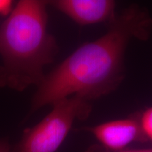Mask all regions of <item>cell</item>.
Returning <instances> with one entry per match:
<instances>
[{"instance_id":"277c9868","label":"cell","mask_w":152,"mask_h":152,"mask_svg":"<svg viewBox=\"0 0 152 152\" xmlns=\"http://www.w3.org/2000/svg\"><path fill=\"white\" fill-rule=\"evenodd\" d=\"M106 149L119 151L132 142H148L142 130L140 112L124 119L114 120L85 128Z\"/></svg>"},{"instance_id":"ba28073f","label":"cell","mask_w":152,"mask_h":152,"mask_svg":"<svg viewBox=\"0 0 152 152\" xmlns=\"http://www.w3.org/2000/svg\"><path fill=\"white\" fill-rule=\"evenodd\" d=\"M14 2L10 0H0V16H8L14 9Z\"/></svg>"},{"instance_id":"5b68a950","label":"cell","mask_w":152,"mask_h":152,"mask_svg":"<svg viewBox=\"0 0 152 152\" xmlns=\"http://www.w3.org/2000/svg\"><path fill=\"white\" fill-rule=\"evenodd\" d=\"M48 4L80 26L109 23L116 16L113 0H55Z\"/></svg>"},{"instance_id":"9c48e42d","label":"cell","mask_w":152,"mask_h":152,"mask_svg":"<svg viewBox=\"0 0 152 152\" xmlns=\"http://www.w3.org/2000/svg\"><path fill=\"white\" fill-rule=\"evenodd\" d=\"M0 152H11L10 146L7 140H0Z\"/></svg>"},{"instance_id":"8992f818","label":"cell","mask_w":152,"mask_h":152,"mask_svg":"<svg viewBox=\"0 0 152 152\" xmlns=\"http://www.w3.org/2000/svg\"><path fill=\"white\" fill-rule=\"evenodd\" d=\"M140 119L144 135L152 142V106L140 112Z\"/></svg>"},{"instance_id":"3957f363","label":"cell","mask_w":152,"mask_h":152,"mask_svg":"<svg viewBox=\"0 0 152 152\" xmlns=\"http://www.w3.org/2000/svg\"><path fill=\"white\" fill-rule=\"evenodd\" d=\"M39 123L24 131L11 152H55L76 120H85L92 111L90 102L77 95L57 101Z\"/></svg>"},{"instance_id":"6da1fadb","label":"cell","mask_w":152,"mask_h":152,"mask_svg":"<svg viewBox=\"0 0 152 152\" xmlns=\"http://www.w3.org/2000/svg\"><path fill=\"white\" fill-rule=\"evenodd\" d=\"M109 24L104 35L81 45L45 75L33 98L31 113L74 95L90 102L119 86L125 76L127 47L132 39H149L152 18L147 11L133 4Z\"/></svg>"},{"instance_id":"52a82bcc","label":"cell","mask_w":152,"mask_h":152,"mask_svg":"<svg viewBox=\"0 0 152 152\" xmlns=\"http://www.w3.org/2000/svg\"><path fill=\"white\" fill-rule=\"evenodd\" d=\"M85 152H152V149H124L119 151H111L106 149L102 146L95 144L90 147Z\"/></svg>"},{"instance_id":"7a4b0ae2","label":"cell","mask_w":152,"mask_h":152,"mask_svg":"<svg viewBox=\"0 0 152 152\" xmlns=\"http://www.w3.org/2000/svg\"><path fill=\"white\" fill-rule=\"evenodd\" d=\"M48 1L21 0L0 27V87L21 92L38 85L58 47L47 30Z\"/></svg>"}]
</instances>
